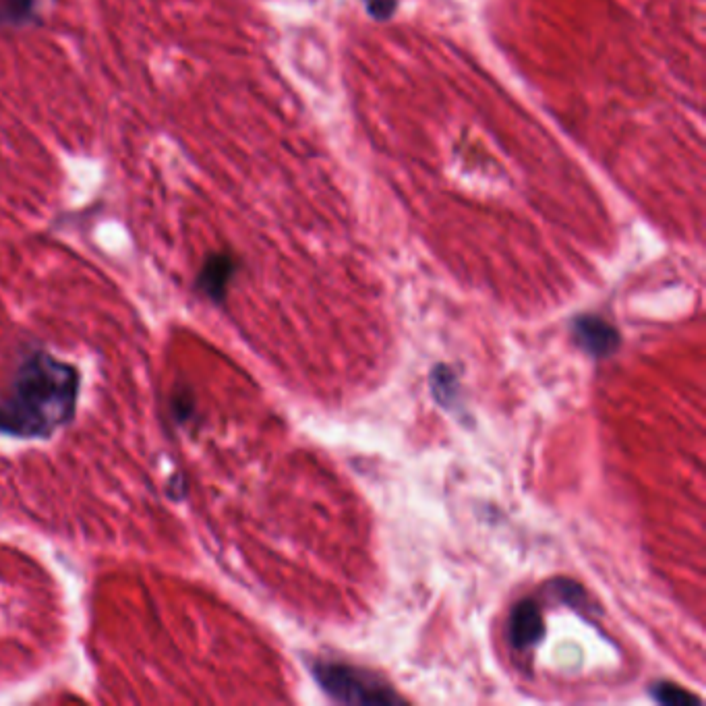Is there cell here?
Listing matches in <instances>:
<instances>
[{
  "label": "cell",
  "mask_w": 706,
  "mask_h": 706,
  "mask_svg": "<svg viewBox=\"0 0 706 706\" xmlns=\"http://www.w3.org/2000/svg\"><path fill=\"white\" fill-rule=\"evenodd\" d=\"M79 371L46 350L27 355L0 394V433L19 439H46L75 417Z\"/></svg>",
  "instance_id": "1"
},
{
  "label": "cell",
  "mask_w": 706,
  "mask_h": 706,
  "mask_svg": "<svg viewBox=\"0 0 706 706\" xmlns=\"http://www.w3.org/2000/svg\"><path fill=\"white\" fill-rule=\"evenodd\" d=\"M313 675L321 690L346 704H398L404 702L377 675L346 663H313Z\"/></svg>",
  "instance_id": "2"
},
{
  "label": "cell",
  "mask_w": 706,
  "mask_h": 706,
  "mask_svg": "<svg viewBox=\"0 0 706 706\" xmlns=\"http://www.w3.org/2000/svg\"><path fill=\"white\" fill-rule=\"evenodd\" d=\"M576 344L595 359H607L622 346V336L599 315H578L572 321Z\"/></svg>",
  "instance_id": "3"
},
{
  "label": "cell",
  "mask_w": 706,
  "mask_h": 706,
  "mask_svg": "<svg viewBox=\"0 0 706 706\" xmlns=\"http://www.w3.org/2000/svg\"><path fill=\"white\" fill-rule=\"evenodd\" d=\"M545 634L543 613L535 599H522L514 605L508 620V640L516 651H528L541 642Z\"/></svg>",
  "instance_id": "4"
},
{
  "label": "cell",
  "mask_w": 706,
  "mask_h": 706,
  "mask_svg": "<svg viewBox=\"0 0 706 706\" xmlns=\"http://www.w3.org/2000/svg\"><path fill=\"white\" fill-rule=\"evenodd\" d=\"M234 274H237V261L228 253H214L203 263L197 276V288L203 297H208L214 303H222Z\"/></svg>",
  "instance_id": "5"
},
{
  "label": "cell",
  "mask_w": 706,
  "mask_h": 706,
  "mask_svg": "<svg viewBox=\"0 0 706 706\" xmlns=\"http://www.w3.org/2000/svg\"><path fill=\"white\" fill-rule=\"evenodd\" d=\"M40 0H0V23L19 25L34 19Z\"/></svg>",
  "instance_id": "6"
},
{
  "label": "cell",
  "mask_w": 706,
  "mask_h": 706,
  "mask_svg": "<svg viewBox=\"0 0 706 706\" xmlns=\"http://www.w3.org/2000/svg\"><path fill=\"white\" fill-rule=\"evenodd\" d=\"M431 388H433L437 402L448 406L456 398V392H458L454 373L446 365L435 367V371L431 373Z\"/></svg>",
  "instance_id": "7"
},
{
  "label": "cell",
  "mask_w": 706,
  "mask_h": 706,
  "mask_svg": "<svg viewBox=\"0 0 706 706\" xmlns=\"http://www.w3.org/2000/svg\"><path fill=\"white\" fill-rule=\"evenodd\" d=\"M170 415L179 425H187L195 415V396L187 388L174 390L170 396Z\"/></svg>",
  "instance_id": "8"
},
{
  "label": "cell",
  "mask_w": 706,
  "mask_h": 706,
  "mask_svg": "<svg viewBox=\"0 0 706 706\" xmlns=\"http://www.w3.org/2000/svg\"><path fill=\"white\" fill-rule=\"evenodd\" d=\"M653 698H655L657 702H661V704H673V706L698 702L696 696H692V694L686 692L684 688L673 686V684H669V682H661V684L653 686Z\"/></svg>",
  "instance_id": "9"
},
{
  "label": "cell",
  "mask_w": 706,
  "mask_h": 706,
  "mask_svg": "<svg viewBox=\"0 0 706 706\" xmlns=\"http://www.w3.org/2000/svg\"><path fill=\"white\" fill-rule=\"evenodd\" d=\"M555 595L560 597L562 601H566L570 607L574 609H582L588 605V599H586V593H584V588L572 580H555Z\"/></svg>",
  "instance_id": "10"
},
{
  "label": "cell",
  "mask_w": 706,
  "mask_h": 706,
  "mask_svg": "<svg viewBox=\"0 0 706 706\" xmlns=\"http://www.w3.org/2000/svg\"><path fill=\"white\" fill-rule=\"evenodd\" d=\"M367 13L377 21H388L396 11V0H363Z\"/></svg>",
  "instance_id": "11"
}]
</instances>
